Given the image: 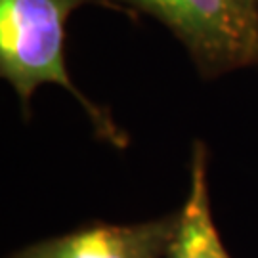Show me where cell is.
Here are the masks:
<instances>
[{
    "instance_id": "cell-1",
    "label": "cell",
    "mask_w": 258,
    "mask_h": 258,
    "mask_svg": "<svg viewBox=\"0 0 258 258\" xmlns=\"http://www.w3.org/2000/svg\"><path fill=\"white\" fill-rule=\"evenodd\" d=\"M96 0H0V75L27 109L33 92L57 84L73 94L100 138L122 148L124 134L107 111L73 84L65 65V23L77 8Z\"/></svg>"
},
{
    "instance_id": "cell-4",
    "label": "cell",
    "mask_w": 258,
    "mask_h": 258,
    "mask_svg": "<svg viewBox=\"0 0 258 258\" xmlns=\"http://www.w3.org/2000/svg\"><path fill=\"white\" fill-rule=\"evenodd\" d=\"M165 258H231L214 228L207 178V148L195 144L191 157V187Z\"/></svg>"
},
{
    "instance_id": "cell-3",
    "label": "cell",
    "mask_w": 258,
    "mask_h": 258,
    "mask_svg": "<svg viewBox=\"0 0 258 258\" xmlns=\"http://www.w3.org/2000/svg\"><path fill=\"white\" fill-rule=\"evenodd\" d=\"M176 226L178 214L138 224H90L8 258H165Z\"/></svg>"
},
{
    "instance_id": "cell-2",
    "label": "cell",
    "mask_w": 258,
    "mask_h": 258,
    "mask_svg": "<svg viewBox=\"0 0 258 258\" xmlns=\"http://www.w3.org/2000/svg\"><path fill=\"white\" fill-rule=\"evenodd\" d=\"M165 23L205 75L258 65V0H96Z\"/></svg>"
}]
</instances>
